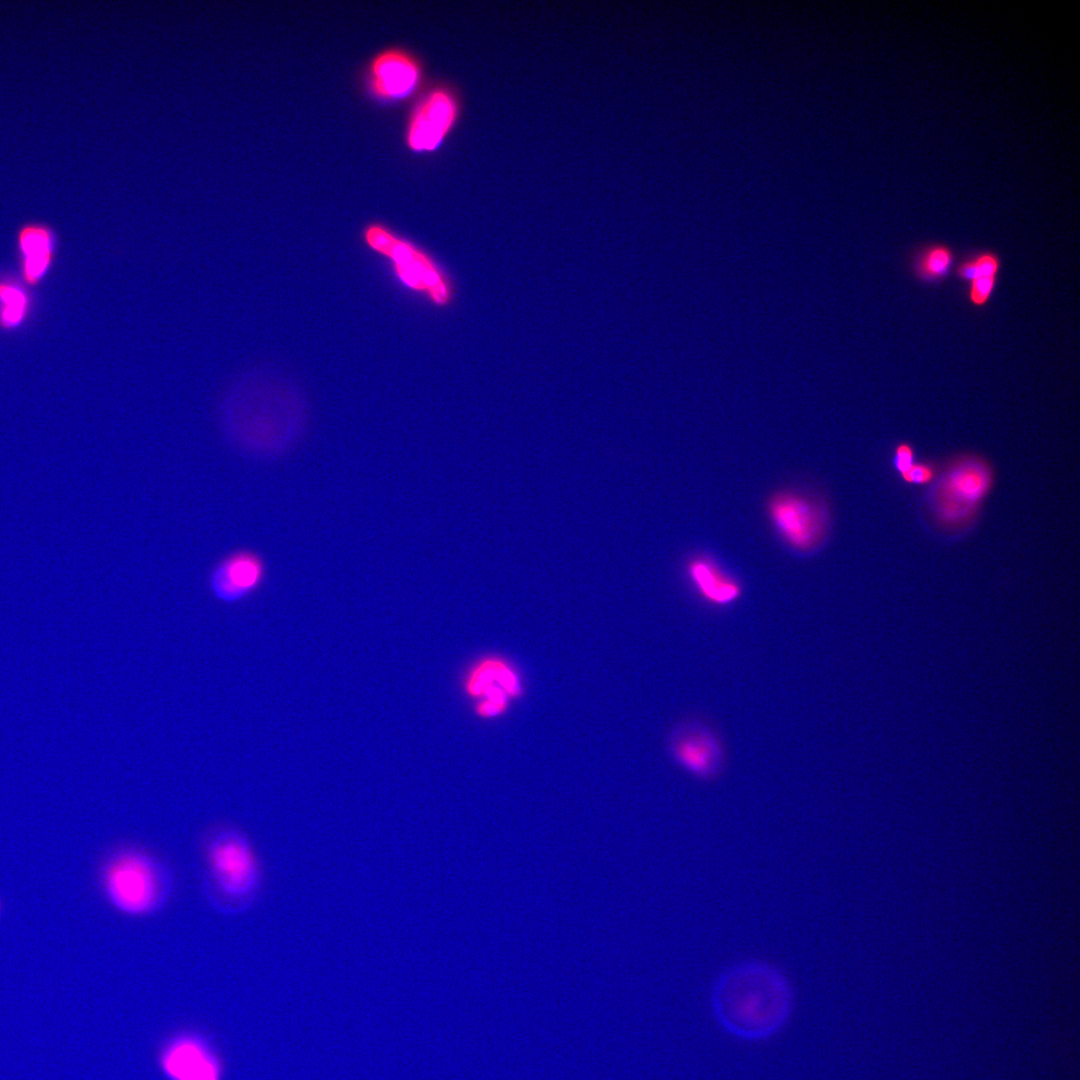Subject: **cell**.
Masks as SVG:
<instances>
[{
  "label": "cell",
  "instance_id": "1",
  "mask_svg": "<svg viewBox=\"0 0 1080 1080\" xmlns=\"http://www.w3.org/2000/svg\"><path fill=\"white\" fill-rule=\"evenodd\" d=\"M303 403L295 386L276 371L249 367L225 388L219 404L223 431L234 443L258 454L280 451L297 435Z\"/></svg>",
  "mask_w": 1080,
  "mask_h": 1080
},
{
  "label": "cell",
  "instance_id": "2",
  "mask_svg": "<svg viewBox=\"0 0 1080 1080\" xmlns=\"http://www.w3.org/2000/svg\"><path fill=\"white\" fill-rule=\"evenodd\" d=\"M710 1008L717 1025L746 1042L767 1041L780 1033L794 1010V991L772 963L746 959L730 964L714 979Z\"/></svg>",
  "mask_w": 1080,
  "mask_h": 1080
},
{
  "label": "cell",
  "instance_id": "3",
  "mask_svg": "<svg viewBox=\"0 0 1080 1080\" xmlns=\"http://www.w3.org/2000/svg\"><path fill=\"white\" fill-rule=\"evenodd\" d=\"M202 887L209 904L223 914L249 909L258 898L263 872L248 836L237 826L218 823L201 835Z\"/></svg>",
  "mask_w": 1080,
  "mask_h": 1080
},
{
  "label": "cell",
  "instance_id": "4",
  "mask_svg": "<svg viewBox=\"0 0 1080 1080\" xmlns=\"http://www.w3.org/2000/svg\"><path fill=\"white\" fill-rule=\"evenodd\" d=\"M101 885L107 900L118 912L144 917L167 904L173 879L168 867L157 856L142 847L127 845L106 859L101 870Z\"/></svg>",
  "mask_w": 1080,
  "mask_h": 1080
},
{
  "label": "cell",
  "instance_id": "5",
  "mask_svg": "<svg viewBox=\"0 0 1080 1080\" xmlns=\"http://www.w3.org/2000/svg\"><path fill=\"white\" fill-rule=\"evenodd\" d=\"M994 473L988 462L976 455L953 459L936 475L926 494L929 515L950 531L966 528L992 489Z\"/></svg>",
  "mask_w": 1080,
  "mask_h": 1080
},
{
  "label": "cell",
  "instance_id": "6",
  "mask_svg": "<svg viewBox=\"0 0 1080 1080\" xmlns=\"http://www.w3.org/2000/svg\"><path fill=\"white\" fill-rule=\"evenodd\" d=\"M362 237L369 249L391 263L396 277L408 289L426 296L436 306L450 304L451 281L424 249L380 223L368 224Z\"/></svg>",
  "mask_w": 1080,
  "mask_h": 1080
},
{
  "label": "cell",
  "instance_id": "7",
  "mask_svg": "<svg viewBox=\"0 0 1080 1080\" xmlns=\"http://www.w3.org/2000/svg\"><path fill=\"white\" fill-rule=\"evenodd\" d=\"M768 514L783 540L798 551H812L822 542L828 529L823 504L796 491H781L768 502Z\"/></svg>",
  "mask_w": 1080,
  "mask_h": 1080
},
{
  "label": "cell",
  "instance_id": "8",
  "mask_svg": "<svg viewBox=\"0 0 1080 1080\" xmlns=\"http://www.w3.org/2000/svg\"><path fill=\"white\" fill-rule=\"evenodd\" d=\"M460 111L457 96L450 89L430 91L410 116L406 140L416 152L435 150L454 127Z\"/></svg>",
  "mask_w": 1080,
  "mask_h": 1080
},
{
  "label": "cell",
  "instance_id": "9",
  "mask_svg": "<svg viewBox=\"0 0 1080 1080\" xmlns=\"http://www.w3.org/2000/svg\"><path fill=\"white\" fill-rule=\"evenodd\" d=\"M264 576L262 558L254 551L238 550L225 556L212 569L209 590L216 600L233 604L255 592Z\"/></svg>",
  "mask_w": 1080,
  "mask_h": 1080
},
{
  "label": "cell",
  "instance_id": "10",
  "mask_svg": "<svg viewBox=\"0 0 1080 1080\" xmlns=\"http://www.w3.org/2000/svg\"><path fill=\"white\" fill-rule=\"evenodd\" d=\"M671 750L679 765L697 778L711 780L721 773L724 751L718 737L705 725L681 727L672 738Z\"/></svg>",
  "mask_w": 1080,
  "mask_h": 1080
},
{
  "label": "cell",
  "instance_id": "11",
  "mask_svg": "<svg viewBox=\"0 0 1080 1080\" xmlns=\"http://www.w3.org/2000/svg\"><path fill=\"white\" fill-rule=\"evenodd\" d=\"M420 78L421 69L416 59L400 49L382 51L369 66L370 91L382 100L408 97L417 88Z\"/></svg>",
  "mask_w": 1080,
  "mask_h": 1080
},
{
  "label": "cell",
  "instance_id": "12",
  "mask_svg": "<svg viewBox=\"0 0 1080 1080\" xmlns=\"http://www.w3.org/2000/svg\"><path fill=\"white\" fill-rule=\"evenodd\" d=\"M57 233L46 222L28 221L16 231L23 281L38 285L49 272L55 258Z\"/></svg>",
  "mask_w": 1080,
  "mask_h": 1080
},
{
  "label": "cell",
  "instance_id": "13",
  "mask_svg": "<svg viewBox=\"0 0 1080 1080\" xmlns=\"http://www.w3.org/2000/svg\"><path fill=\"white\" fill-rule=\"evenodd\" d=\"M522 682L515 668L502 658L489 657L480 661L470 672L466 690L472 697L509 705L510 699L522 695Z\"/></svg>",
  "mask_w": 1080,
  "mask_h": 1080
},
{
  "label": "cell",
  "instance_id": "14",
  "mask_svg": "<svg viewBox=\"0 0 1080 1080\" xmlns=\"http://www.w3.org/2000/svg\"><path fill=\"white\" fill-rule=\"evenodd\" d=\"M689 573L699 594L713 605H729L738 600L742 593L740 584L706 557L694 560L689 566Z\"/></svg>",
  "mask_w": 1080,
  "mask_h": 1080
},
{
  "label": "cell",
  "instance_id": "15",
  "mask_svg": "<svg viewBox=\"0 0 1080 1080\" xmlns=\"http://www.w3.org/2000/svg\"><path fill=\"white\" fill-rule=\"evenodd\" d=\"M165 1065L176 1080H216V1069L202 1050L191 1043L173 1047Z\"/></svg>",
  "mask_w": 1080,
  "mask_h": 1080
},
{
  "label": "cell",
  "instance_id": "16",
  "mask_svg": "<svg viewBox=\"0 0 1080 1080\" xmlns=\"http://www.w3.org/2000/svg\"><path fill=\"white\" fill-rule=\"evenodd\" d=\"M955 262L954 251L945 244L927 245L917 251L912 268L916 277L926 283L944 280Z\"/></svg>",
  "mask_w": 1080,
  "mask_h": 1080
},
{
  "label": "cell",
  "instance_id": "17",
  "mask_svg": "<svg viewBox=\"0 0 1080 1080\" xmlns=\"http://www.w3.org/2000/svg\"><path fill=\"white\" fill-rule=\"evenodd\" d=\"M30 299L25 289L14 280L0 279V328L12 330L27 317Z\"/></svg>",
  "mask_w": 1080,
  "mask_h": 1080
},
{
  "label": "cell",
  "instance_id": "18",
  "mask_svg": "<svg viewBox=\"0 0 1080 1080\" xmlns=\"http://www.w3.org/2000/svg\"><path fill=\"white\" fill-rule=\"evenodd\" d=\"M1001 261L993 251H981L962 260L956 267L957 277L967 283L980 277H997Z\"/></svg>",
  "mask_w": 1080,
  "mask_h": 1080
},
{
  "label": "cell",
  "instance_id": "19",
  "mask_svg": "<svg viewBox=\"0 0 1080 1080\" xmlns=\"http://www.w3.org/2000/svg\"><path fill=\"white\" fill-rule=\"evenodd\" d=\"M996 283L997 277H980L969 282L967 291L969 302L976 307L986 305L993 295Z\"/></svg>",
  "mask_w": 1080,
  "mask_h": 1080
},
{
  "label": "cell",
  "instance_id": "20",
  "mask_svg": "<svg viewBox=\"0 0 1080 1080\" xmlns=\"http://www.w3.org/2000/svg\"><path fill=\"white\" fill-rule=\"evenodd\" d=\"M937 475L936 466L930 462H915L904 474L902 480L910 485H925L931 483Z\"/></svg>",
  "mask_w": 1080,
  "mask_h": 1080
},
{
  "label": "cell",
  "instance_id": "21",
  "mask_svg": "<svg viewBox=\"0 0 1080 1080\" xmlns=\"http://www.w3.org/2000/svg\"><path fill=\"white\" fill-rule=\"evenodd\" d=\"M915 462L913 446L905 441L898 443L894 449L893 466L899 475L907 472Z\"/></svg>",
  "mask_w": 1080,
  "mask_h": 1080
}]
</instances>
